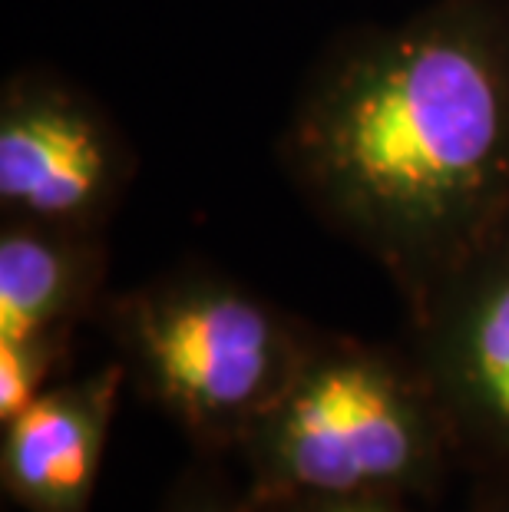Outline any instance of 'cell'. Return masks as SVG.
I'll return each mask as SVG.
<instances>
[{"mask_svg":"<svg viewBox=\"0 0 509 512\" xmlns=\"http://www.w3.org/2000/svg\"><path fill=\"white\" fill-rule=\"evenodd\" d=\"M77 331H37L0 341V423L17 417L27 403L70 370Z\"/></svg>","mask_w":509,"mask_h":512,"instance_id":"ba28073f","label":"cell"},{"mask_svg":"<svg viewBox=\"0 0 509 512\" xmlns=\"http://www.w3.org/2000/svg\"><path fill=\"white\" fill-rule=\"evenodd\" d=\"M110 294V232L0 219V341L80 331Z\"/></svg>","mask_w":509,"mask_h":512,"instance_id":"52a82bcc","label":"cell"},{"mask_svg":"<svg viewBox=\"0 0 509 512\" xmlns=\"http://www.w3.org/2000/svg\"><path fill=\"white\" fill-rule=\"evenodd\" d=\"M129 390L119 361L63 377L0 423V489L24 512H90Z\"/></svg>","mask_w":509,"mask_h":512,"instance_id":"8992f818","label":"cell"},{"mask_svg":"<svg viewBox=\"0 0 509 512\" xmlns=\"http://www.w3.org/2000/svg\"><path fill=\"white\" fill-rule=\"evenodd\" d=\"M463 512H509V479H476L467 483Z\"/></svg>","mask_w":509,"mask_h":512,"instance_id":"8fae6325","label":"cell"},{"mask_svg":"<svg viewBox=\"0 0 509 512\" xmlns=\"http://www.w3.org/2000/svg\"><path fill=\"white\" fill-rule=\"evenodd\" d=\"M275 156L410 308L509 225V0H430L344 30L308 67Z\"/></svg>","mask_w":509,"mask_h":512,"instance_id":"6da1fadb","label":"cell"},{"mask_svg":"<svg viewBox=\"0 0 509 512\" xmlns=\"http://www.w3.org/2000/svg\"><path fill=\"white\" fill-rule=\"evenodd\" d=\"M136 179V149L116 116L50 67L0 86V219L106 228Z\"/></svg>","mask_w":509,"mask_h":512,"instance_id":"277c9868","label":"cell"},{"mask_svg":"<svg viewBox=\"0 0 509 512\" xmlns=\"http://www.w3.org/2000/svg\"><path fill=\"white\" fill-rule=\"evenodd\" d=\"M235 463L265 499L397 496L433 506L460 476L440 403L404 341L328 328Z\"/></svg>","mask_w":509,"mask_h":512,"instance_id":"7a4b0ae2","label":"cell"},{"mask_svg":"<svg viewBox=\"0 0 509 512\" xmlns=\"http://www.w3.org/2000/svg\"><path fill=\"white\" fill-rule=\"evenodd\" d=\"M404 311V347L440 403L460 476L509 479V225Z\"/></svg>","mask_w":509,"mask_h":512,"instance_id":"5b68a950","label":"cell"},{"mask_svg":"<svg viewBox=\"0 0 509 512\" xmlns=\"http://www.w3.org/2000/svg\"><path fill=\"white\" fill-rule=\"evenodd\" d=\"M222 456H199L172 476L156 512H262L242 470H232Z\"/></svg>","mask_w":509,"mask_h":512,"instance_id":"9c48e42d","label":"cell"},{"mask_svg":"<svg viewBox=\"0 0 509 512\" xmlns=\"http://www.w3.org/2000/svg\"><path fill=\"white\" fill-rule=\"evenodd\" d=\"M93 324L129 390L162 413L192 453L222 460H235L318 337V324L209 261H182L110 291Z\"/></svg>","mask_w":509,"mask_h":512,"instance_id":"3957f363","label":"cell"},{"mask_svg":"<svg viewBox=\"0 0 509 512\" xmlns=\"http://www.w3.org/2000/svg\"><path fill=\"white\" fill-rule=\"evenodd\" d=\"M262 512H427L424 506L397 496H255Z\"/></svg>","mask_w":509,"mask_h":512,"instance_id":"30bf717a","label":"cell"}]
</instances>
